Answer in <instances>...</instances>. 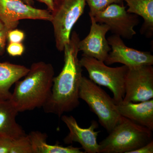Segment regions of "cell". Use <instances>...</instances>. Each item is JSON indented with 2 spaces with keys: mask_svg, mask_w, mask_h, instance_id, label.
Here are the masks:
<instances>
[{
  "mask_svg": "<svg viewBox=\"0 0 153 153\" xmlns=\"http://www.w3.org/2000/svg\"><path fill=\"white\" fill-rule=\"evenodd\" d=\"M80 38L75 32L64 47V64L60 74L53 78L50 97L43 107L44 111L59 117L79 106V88L82 67L78 58Z\"/></svg>",
  "mask_w": 153,
  "mask_h": 153,
  "instance_id": "obj_1",
  "label": "cell"
},
{
  "mask_svg": "<svg viewBox=\"0 0 153 153\" xmlns=\"http://www.w3.org/2000/svg\"><path fill=\"white\" fill-rule=\"evenodd\" d=\"M29 68L25 79L15 83L10 99L19 112L43 107L52 91L55 74L52 64L40 61Z\"/></svg>",
  "mask_w": 153,
  "mask_h": 153,
  "instance_id": "obj_2",
  "label": "cell"
},
{
  "mask_svg": "<svg viewBox=\"0 0 153 153\" xmlns=\"http://www.w3.org/2000/svg\"><path fill=\"white\" fill-rule=\"evenodd\" d=\"M152 131L122 116L109 135L99 144L100 153H130L152 140Z\"/></svg>",
  "mask_w": 153,
  "mask_h": 153,
  "instance_id": "obj_3",
  "label": "cell"
},
{
  "mask_svg": "<svg viewBox=\"0 0 153 153\" xmlns=\"http://www.w3.org/2000/svg\"><path fill=\"white\" fill-rule=\"evenodd\" d=\"M79 98L84 100L98 118L101 125L109 133L120 120L113 98L90 79L82 76L79 88Z\"/></svg>",
  "mask_w": 153,
  "mask_h": 153,
  "instance_id": "obj_4",
  "label": "cell"
},
{
  "mask_svg": "<svg viewBox=\"0 0 153 153\" xmlns=\"http://www.w3.org/2000/svg\"><path fill=\"white\" fill-rule=\"evenodd\" d=\"M79 63L88 72L89 77L96 84L108 88L113 94L116 103L122 102L125 94V80L128 67L124 65L111 67L93 57L82 56Z\"/></svg>",
  "mask_w": 153,
  "mask_h": 153,
  "instance_id": "obj_5",
  "label": "cell"
},
{
  "mask_svg": "<svg viewBox=\"0 0 153 153\" xmlns=\"http://www.w3.org/2000/svg\"><path fill=\"white\" fill-rule=\"evenodd\" d=\"M85 0H56L51 12L55 46L62 52L69 43L71 30L84 13Z\"/></svg>",
  "mask_w": 153,
  "mask_h": 153,
  "instance_id": "obj_6",
  "label": "cell"
},
{
  "mask_svg": "<svg viewBox=\"0 0 153 153\" xmlns=\"http://www.w3.org/2000/svg\"><path fill=\"white\" fill-rule=\"evenodd\" d=\"M153 98L152 65L128 67L123 102H139Z\"/></svg>",
  "mask_w": 153,
  "mask_h": 153,
  "instance_id": "obj_7",
  "label": "cell"
},
{
  "mask_svg": "<svg viewBox=\"0 0 153 153\" xmlns=\"http://www.w3.org/2000/svg\"><path fill=\"white\" fill-rule=\"evenodd\" d=\"M93 17L97 23L108 25L114 35L126 39L136 34L134 28L139 23L138 16L128 13L125 7L118 4H111Z\"/></svg>",
  "mask_w": 153,
  "mask_h": 153,
  "instance_id": "obj_8",
  "label": "cell"
},
{
  "mask_svg": "<svg viewBox=\"0 0 153 153\" xmlns=\"http://www.w3.org/2000/svg\"><path fill=\"white\" fill-rule=\"evenodd\" d=\"M22 19L51 22L52 15L48 10L36 8L21 0H0V21L4 27L9 30L15 29Z\"/></svg>",
  "mask_w": 153,
  "mask_h": 153,
  "instance_id": "obj_9",
  "label": "cell"
},
{
  "mask_svg": "<svg viewBox=\"0 0 153 153\" xmlns=\"http://www.w3.org/2000/svg\"><path fill=\"white\" fill-rule=\"evenodd\" d=\"M111 50L104 63L107 65L120 63L128 67L153 65L150 52H143L127 47L120 36L114 34L107 39Z\"/></svg>",
  "mask_w": 153,
  "mask_h": 153,
  "instance_id": "obj_10",
  "label": "cell"
},
{
  "mask_svg": "<svg viewBox=\"0 0 153 153\" xmlns=\"http://www.w3.org/2000/svg\"><path fill=\"white\" fill-rule=\"evenodd\" d=\"M91 26L90 32L78 44L79 51H82V56L93 57L104 62L111 48L105 36L109 31L108 26L105 24L96 22L93 16H90Z\"/></svg>",
  "mask_w": 153,
  "mask_h": 153,
  "instance_id": "obj_11",
  "label": "cell"
},
{
  "mask_svg": "<svg viewBox=\"0 0 153 153\" xmlns=\"http://www.w3.org/2000/svg\"><path fill=\"white\" fill-rule=\"evenodd\" d=\"M60 117L69 131V133L64 139L65 143L69 144L74 142L78 143L85 153H100L97 138L100 131H95L98 127L96 121H92L89 127L83 128L79 126L72 116L63 115Z\"/></svg>",
  "mask_w": 153,
  "mask_h": 153,
  "instance_id": "obj_12",
  "label": "cell"
},
{
  "mask_svg": "<svg viewBox=\"0 0 153 153\" xmlns=\"http://www.w3.org/2000/svg\"><path fill=\"white\" fill-rule=\"evenodd\" d=\"M117 107L122 116L153 131V99L139 103L122 102L117 104Z\"/></svg>",
  "mask_w": 153,
  "mask_h": 153,
  "instance_id": "obj_13",
  "label": "cell"
},
{
  "mask_svg": "<svg viewBox=\"0 0 153 153\" xmlns=\"http://www.w3.org/2000/svg\"><path fill=\"white\" fill-rule=\"evenodd\" d=\"M19 113L10 100L0 99V137L17 139L27 135L17 123Z\"/></svg>",
  "mask_w": 153,
  "mask_h": 153,
  "instance_id": "obj_14",
  "label": "cell"
},
{
  "mask_svg": "<svg viewBox=\"0 0 153 153\" xmlns=\"http://www.w3.org/2000/svg\"><path fill=\"white\" fill-rule=\"evenodd\" d=\"M30 68L23 65L0 62V99L10 100V89L17 81L25 77Z\"/></svg>",
  "mask_w": 153,
  "mask_h": 153,
  "instance_id": "obj_15",
  "label": "cell"
},
{
  "mask_svg": "<svg viewBox=\"0 0 153 153\" xmlns=\"http://www.w3.org/2000/svg\"><path fill=\"white\" fill-rule=\"evenodd\" d=\"M33 153H84L80 148L72 146L64 147L47 143V134L39 131H32L28 134Z\"/></svg>",
  "mask_w": 153,
  "mask_h": 153,
  "instance_id": "obj_16",
  "label": "cell"
},
{
  "mask_svg": "<svg viewBox=\"0 0 153 153\" xmlns=\"http://www.w3.org/2000/svg\"><path fill=\"white\" fill-rule=\"evenodd\" d=\"M128 7L127 12L140 16L144 23L141 32L152 36L153 33V0H124Z\"/></svg>",
  "mask_w": 153,
  "mask_h": 153,
  "instance_id": "obj_17",
  "label": "cell"
},
{
  "mask_svg": "<svg viewBox=\"0 0 153 153\" xmlns=\"http://www.w3.org/2000/svg\"><path fill=\"white\" fill-rule=\"evenodd\" d=\"M0 153H33L28 134L17 139L0 137Z\"/></svg>",
  "mask_w": 153,
  "mask_h": 153,
  "instance_id": "obj_18",
  "label": "cell"
},
{
  "mask_svg": "<svg viewBox=\"0 0 153 153\" xmlns=\"http://www.w3.org/2000/svg\"><path fill=\"white\" fill-rule=\"evenodd\" d=\"M124 0H85L89 6V16L94 17L97 14L105 10L113 4H122Z\"/></svg>",
  "mask_w": 153,
  "mask_h": 153,
  "instance_id": "obj_19",
  "label": "cell"
},
{
  "mask_svg": "<svg viewBox=\"0 0 153 153\" xmlns=\"http://www.w3.org/2000/svg\"><path fill=\"white\" fill-rule=\"evenodd\" d=\"M25 50V47L22 43H9L7 48L9 55L13 57L22 56Z\"/></svg>",
  "mask_w": 153,
  "mask_h": 153,
  "instance_id": "obj_20",
  "label": "cell"
},
{
  "mask_svg": "<svg viewBox=\"0 0 153 153\" xmlns=\"http://www.w3.org/2000/svg\"><path fill=\"white\" fill-rule=\"evenodd\" d=\"M25 37V33L23 31L14 29L9 31L7 40L9 43H22Z\"/></svg>",
  "mask_w": 153,
  "mask_h": 153,
  "instance_id": "obj_21",
  "label": "cell"
},
{
  "mask_svg": "<svg viewBox=\"0 0 153 153\" xmlns=\"http://www.w3.org/2000/svg\"><path fill=\"white\" fill-rule=\"evenodd\" d=\"M9 31L10 30L5 27L0 30V56H2L4 53Z\"/></svg>",
  "mask_w": 153,
  "mask_h": 153,
  "instance_id": "obj_22",
  "label": "cell"
},
{
  "mask_svg": "<svg viewBox=\"0 0 153 153\" xmlns=\"http://www.w3.org/2000/svg\"><path fill=\"white\" fill-rule=\"evenodd\" d=\"M153 153V141H151L150 142L138 149L131 152L130 153Z\"/></svg>",
  "mask_w": 153,
  "mask_h": 153,
  "instance_id": "obj_23",
  "label": "cell"
},
{
  "mask_svg": "<svg viewBox=\"0 0 153 153\" xmlns=\"http://www.w3.org/2000/svg\"><path fill=\"white\" fill-rule=\"evenodd\" d=\"M36 1L45 4L47 6L48 10L51 13L54 10V3L56 0H36Z\"/></svg>",
  "mask_w": 153,
  "mask_h": 153,
  "instance_id": "obj_24",
  "label": "cell"
},
{
  "mask_svg": "<svg viewBox=\"0 0 153 153\" xmlns=\"http://www.w3.org/2000/svg\"><path fill=\"white\" fill-rule=\"evenodd\" d=\"M21 1L25 3V4H27L31 6L33 5V3H34L33 0H21Z\"/></svg>",
  "mask_w": 153,
  "mask_h": 153,
  "instance_id": "obj_25",
  "label": "cell"
},
{
  "mask_svg": "<svg viewBox=\"0 0 153 153\" xmlns=\"http://www.w3.org/2000/svg\"><path fill=\"white\" fill-rule=\"evenodd\" d=\"M4 27V25H3L1 22L0 21V30H2V29H3Z\"/></svg>",
  "mask_w": 153,
  "mask_h": 153,
  "instance_id": "obj_26",
  "label": "cell"
}]
</instances>
